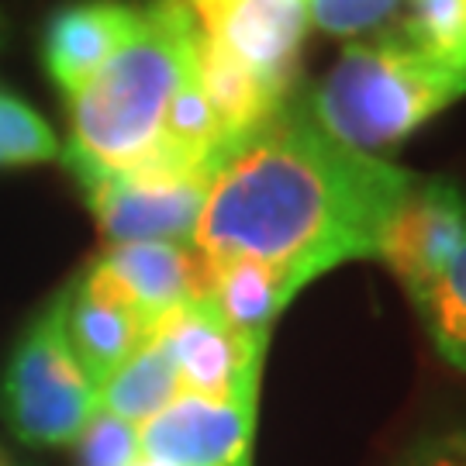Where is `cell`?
<instances>
[{
    "label": "cell",
    "instance_id": "obj_1",
    "mask_svg": "<svg viewBox=\"0 0 466 466\" xmlns=\"http://www.w3.org/2000/svg\"><path fill=\"white\" fill-rule=\"evenodd\" d=\"M411 180L332 138L308 104L280 107L221 159L190 246L204 259L273 267L298 294L342 263L377 259Z\"/></svg>",
    "mask_w": 466,
    "mask_h": 466
},
{
    "label": "cell",
    "instance_id": "obj_2",
    "mask_svg": "<svg viewBox=\"0 0 466 466\" xmlns=\"http://www.w3.org/2000/svg\"><path fill=\"white\" fill-rule=\"evenodd\" d=\"M194 69L187 0H149L135 32L69 97V169L104 177L138 167L159 142L173 97Z\"/></svg>",
    "mask_w": 466,
    "mask_h": 466
},
{
    "label": "cell",
    "instance_id": "obj_3",
    "mask_svg": "<svg viewBox=\"0 0 466 466\" xmlns=\"http://www.w3.org/2000/svg\"><path fill=\"white\" fill-rule=\"evenodd\" d=\"M466 97V69L415 42L398 21L352 42L308 100L325 132L377 156Z\"/></svg>",
    "mask_w": 466,
    "mask_h": 466
},
{
    "label": "cell",
    "instance_id": "obj_4",
    "mask_svg": "<svg viewBox=\"0 0 466 466\" xmlns=\"http://www.w3.org/2000/svg\"><path fill=\"white\" fill-rule=\"evenodd\" d=\"M97 390L69 342L63 290L17 339L0 377V415L28 446H73L100 408Z\"/></svg>",
    "mask_w": 466,
    "mask_h": 466
},
{
    "label": "cell",
    "instance_id": "obj_5",
    "mask_svg": "<svg viewBox=\"0 0 466 466\" xmlns=\"http://www.w3.org/2000/svg\"><path fill=\"white\" fill-rule=\"evenodd\" d=\"M211 177V169L132 167L104 177H80V187L100 235L111 246L190 242Z\"/></svg>",
    "mask_w": 466,
    "mask_h": 466
},
{
    "label": "cell",
    "instance_id": "obj_6",
    "mask_svg": "<svg viewBox=\"0 0 466 466\" xmlns=\"http://www.w3.org/2000/svg\"><path fill=\"white\" fill-rule=\"evenodd\" d=\"M156 339L180 373L184 394L218 400H259V373L269 339L238 332L208 298L177 308L156 325Z\"/></svg>",
    "mask_w": 466,
    "mask_h": 466
},
{
    "label": "cell",
    "instance_id": "obj_7",
    "mask_svg": "<svg viewBox=\"0 0 466 466\" xmlns=\"http://www.w3.org/2000/svg\"><path fill=\"white\" fill-rule=\"evenodd\" d=\"M187 7L204 46L246 66L280 100L287 97L308 17L273 0H187Z\"/></svg>",
    "mask_w": 466,
    "mask_h": 466
},
{
    "label": "cell",
    "instance_id": "obj_8",
    "mask_svg": "<svg viewBox=\"0 0 466 466\" xmlns=\"http://www.w3.org/2000/svg\"><path fill=\"white\" fill-rule=\"evenodd\" d=\"M256 400L180 394L138 425V450L167 466H252Z\"/></svg>",
    "mask_w": 466,
    "mask_h": 466
},
{
    "label": "cell",
    "instance_id": "obj_9",
    "mask_svg": "<svg viewBox=\"0 0 466 466\" xmlns=\"http://www.w3.org/2000/svg\"><path fill=\"white\" fill-rule=\"evenodd\" d=\"M94 267L115 283L121 298L156 332L177 308L204 298L208 267L190 242H128L111 246Z\"/></svg>",
    "mask_w": 466,
    "mask_h": 466
},
{
    "label": "cell",
    "instance_id": "obj_10",
    "mask_svg": "<svg viewBox=\"0 0 466 466\" xmlns=\"http://www.w3.org/2000/svg\"><path fill=\"white\" fill-rule=\"evenodd\" d=\"M138 11L142 4L125 0H80L56 11L42 42V63L52 84L73 97L135 32Z\"/></svg>",
    "mask_w": 466,
    "mask_h": 466
},
{
    "label": "cell",
    "instance_id": "obj_11",
    "mask_svg": "<svg viewBox=\"0 0 466 466\" xmlns=\"http://www.w3.org/2000/svg\"><path fill=\"white\" fill-rule=\"evenodd\" d=\"M66 332L80 363L100 387L149 339L152 329L135 315L115 283L90 263L84 277L66 287Z\"/></svg>",
    "mask_w": 466,
    "mask_h": 466
},
{
    "label": "cell",
    "instance_id": "obj_12",
    "mask_svg": "<svg viewBox=\"0 0 466 466\" xmlns=\"http://www.w3.org/2000/svg\"><path fill=\"white\" fill-rule=\"evenodd\" d=\"M208 290L204 298L232 321L238 332L269 339L283 308L298 298L294 287L273 267L256 259H204Z\"/></svg>",
    "mask_w": 466,
    "mask_h": 466
},
{
    "label": "cell",
    "instance_id": "obj_13",
    "mask_svg": "<svg viewBox=\"0 0 466 466\" xmlns=\"http://www.w3.org/2000/svg\"><path fill=\"white\" fill-rule=\"evenodd\" d=\"M180 394H184V383H180V373L173 367L169 352L163 350V342L156 335H149L107 380L100 383L97 400L100 411L125 418L132 425H146Z\"/></svg>",
    "mask_w": 466,
    "mask_h": 466
},
{
    "label": "cell",
    "instance_id": "obj_14",
    "mask_svg": "<svg viewBox=\"0 0 466 466\" xmlns=\"http://www.w3.org/2000/svg\"><path fill=\"white\" fill-rule=\"evenodd\" d=\"M439 356L466 370V221L442 263L408 290Z\"/></svg>",
    "mask_w": 466,
    "mask_h": 466
},
{
    "label": "cell",
    "instance_id": "obj_15",
    "mask_svg": "<svg viewBox=\"0 0 466 466\" xmlns=\"http://www.w3.org/2000/svg\"><path fill=\"white\" fill-rule=\"evenodd\" d=\"M398 25L435 56L466 69V0H400Z\"/></svg>",
    "mask_w": 466,
    "mask_h": 466
},
{
    "label": "cell",
    "instance_id": "obj_16",
    "mask_svg": "<svg viewBox=\"0 0 466 466\" xmlns=\"http://www.w3.org/2000/svg\"><path fill=\"white\" fill-rule=\"evenodd\" d=\"M59 156L49 121L15 94L0 90V167H38Z\"/></svg>",
    "mask_w": 466,
    "mask_h": 466
},
{
    "label": "cell",
    "instance_id": "obj_17",
    "mask_svg": "<svg viewBox=\"0 0 466 466\" xmlns=\"http://www.w3.org/2000/svg\"><path fill=\"white\" fill-rule=\"evenodd\" d=\"M76 463L80 466H132L142 450H138V425L115 418L107 411H94V418L76 435Z\"/></svg>",
    "mask_w": 466,
    "mask_h": 466
},
{
    "label": "cell",
    "instance_id": "obj_18",
    "mask_svg": "<svg viewBox=\"0 0 466 466\" xmlns=\"http://www.w3.org/2000/svg\"><path fill=\"white\" fill-rule=\"evenodd\" d=\"M400 0H308V25L329 35H363L383 28Z\"/></svg>",
    "mask_w": 466,
    "mask_h": 466
},
{
    "label": "cell",
    "instance_id": "obj_19",
    "mask_svg": "<svg viewBox=\"0 0 466 466\" xmlns=\"http://www.w3.org/2000/svg\"><path fill=\"white\" fill-rule=\"evenodd\" d=\"M394 466H466V425H442L418 435Z\"/></svg>",
    "mask_w": 466,
    "mask_h": 466
},
{
    "label": "cell",
    "instance_id": "obj_20",
    "mask_svg": "<svg viewBox=\"0 0 466 466\" xmlns=\"http://www.w3.org/2000/svg\"><path fill=\"white\" fill-rule=\"evenodd\" d=\"M273 4H280V7H287V11L308 17V0H273Z\"/></svg>",
    "mask_w": 466,
    "mask_h": 466
},
{
    "label": "cell",
    "instance_id": "obj_21",
    "mask_svg": "<svg viewBox=\"0 0 466 466\" xmlns=\"http://www.w3.org/2000/svg\"><path fill=\"white\" fill-rule=\"evenodd\" d=\"M132 466H167V463H159V460H149V456H138Z\"/></svg>",
    "mask_w": 466,
    "mask_h": 466
},
{
    "label": "cell",
    "instance_id": "obj_22",
    "mask_svg": "<svg viewBox=\"0 0 466 466\" xmlns=\"http://www.w3.org/2000/svg\"><path fill=\"white\" fill-rule=\"evenodd\" d=\"M0 466H17V463H15V460H11V456H7V452L0 450Z\"/></svg>",
    "mask_w": 466,
    "mask_h": 466
}]
</instances>
